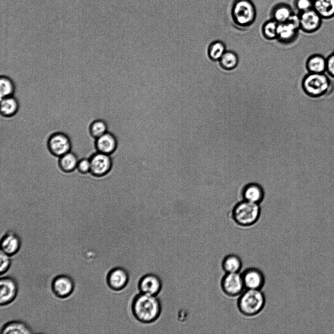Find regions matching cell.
Segmentation results:
<instances>
[{
  "label": "cell",
  "instance_id": "obj_29",
  "mask_svg": "<svg viewBox=\"0 0 334 334\" xmlns=\"http://www.w3.org/2000/svg\"><path fill=\"white\" fill-rule=\"evenodd\" d=\"M15 85L13 80L8 76L2 75L0 77V99L14 96Z\"/></svg>",
  "mask_w": 334,
  "mask_h": 334
},
{
  "label": "cell",
  "instance_id": "obj_28",
  "mask_svg": "<svg viewBox=\"0 0 334 334\" xmlns=\"http://www.w3.org/2000/svg\"><path fill=\"white\" fill-rule=\"evenodd\" d=\"M278 23L272 19L266 21L261 28L263 37L267 40H273L277 39Z\"/></svg>",
  "mask_w": 334,
  "mask_h": 334
},
{
  "label": "cell",
  "instance_id": "obj_9",
  "mask_svg": "<svg viewBox=\"0 0 334 334\" xmlns=\"http://www.w3.org/2000/svg\"><path fill=\"white\" fill-rule=\"evenodd\" d=\"M89 160L90 173L94 177H104L112 169L113 162L111 155L97 152L91 156Z\"/></svg>",
  "mask_w": 334,
  "mask_h": 334
},
{
  "label": "cell",
  "instance_id": "obj_4",
  "mask_svg": "<svg viewBox=\"0 0 334 334\" xmlns=\"http://www.w3.org/2000/svg\"><path fill=\"white\" fill-rule=\"evenodd\" d=\"M261 214L259 205L243 200L236 203L231 211V218L238 225L249 227L255 224Z\"/></svg>",
  "mask_w": 334,
  "mask_h": 334
},
{
  "label": "cell",
  "instance_id": "obj_5",
  "mask_svg": "<svg viewBox=\"0 0 334 334\" xmlns=\"http://www.w3.org/2000/svg\"><path fill=\"white\" fill-rule=\"evenodd\" d=\"M231 15L235 24L241 27H247L254 22L257 12L251 0H236L232 4Z\"/></svg>",
  "mask_w": 334,
  "mask_h": 334
},
{
  "label": "cell",
  "instance_id": "obj_30",
  "mask_svg": "<svg viewBox=\"0 0 334 334\" xmlns=\"http://www.w3.org/2000/svg\"><path fill=\"white\" fill-rule=\"evenodd\" d=\"M89 132L91 136L96 139L108 132V125L102 119L95 120L90 123Z\"/></svg>",
  "mask_w": 334,
  "mask_h": 334
},
{
  "label": "cell",
  "instance_id": "obj_13",
  "mask_svg": "<svg viewBox=\"0 0 334 334\" xmlns=\"http://www.w3.org/2000/svg\"><path fill=\"white\" fill-rule=\"evenodd\" d=\"M0 306H6L12 303L16 298L18 285L16 280L10 276L1 277L0 281Z\"/></svg>",
  "mask_w": 334,
  "mask_h": 334
},
{
  "label": "cell",
  "instance_id": "obj_14",
  "mask_svg": "<svg viewBox=\"0 0 334 334\" xmlns=\"http://www.w3.org/2000/svg\"><path fill=\"white\" fill-rule=\"evenodd\" d=\"M129 281V275L127 270L121 267L112 268L108 273L106 281L109 287L111 289L119 291L123 289Z\"/></svg>",
  "mask_w": 334,
  "mask_h": 334
},
{
  "label": "cell",
  "instance_id": "obj_12",
  "mask_svg": "<svg viewBox=\"0 0 334 334\" xmlns=\"http://www.w3.org/2000/svg\"><path fill=\"white\" fill-rule=\"evenodd\" d=\"M51 286L55 296L60 298H66L72 293L75 285L71 277L62 274L56 276L53 279Z\"/></svg>",
  "mask_w": 334,
  "mask_h": 334
},
{
  "label": "cell",
  "instance_id": "obj_7",
  "mask_svg": "<svg viewBox=\"0 0 334 334\" xmlns=\"http://www.w3.org/2000/svg\"><path fill=\"white\" fill-rule=\"evenodd\" d=\"M220 286L227 296H239L245 289L241 273H225L221 279Z\"/></svg>",
  "mask_w": 334,
  "mask_h": 334
},
{
  "label": "cell",
  "instance_id": "obj_27",
  "mask_svg": "<svg viewBox=\"0 0 334 334\" xmlns=\"http://www.w3.org/2000/svg\"><path fill=\"white\" fill-rule=\"evenodd\" d=\"M226 51V47L224 42L220 40H215L208 46L207 55L211 61H219Z\"/></svg>",
  "mask_w": 334,
  "mask_h": 334
},
{
  "label": "cell",
  "instance_id": "obj_21",
  "mask_svg": "<svg viewBox=\"0 0 334 334\" xmlns=\"http://www.w3.org/2000/svg\"><path fill=\"white\" fill-rule=\"evenodd\" d=\"M221 266L225 273H238L242 268L243 262L238 255L231 253L224 257Z\"/></svg>",
  "mask_w": 334,
  "mask_h": 334
},
{
  "label": "cell",
  "instance_id": "obj_1",
  "mask_svg": "<svg viewBox=\"0 0 334 334\" xmlns=\"http://www.w3.org/2000/svg\"><path fill=\"white\" fill-rule=\"evenodd\" d=\"M132 311L134 317L138 321L150 323L159 317L161 305L156 296L140 292L133 299Z\"/></svg>",
  "mask_w": 334,
  "mask_h": 334
},
{
  "label": "cell",
  "instance_id": "obj_8",
  "mask_svg": "<svg viewBox=\"0 0 334 334\" xmlns=\"http://www.w3.org/2000/svg\"><path fill=\"white\" fill-rule=\"evenodd\" d=\"M47 146L52 155L59 157L70 151L71 142L67 134L62 132H56L48 137Z\"/></svg>",
  "mask_w": 334,
  "mask_h": 334
},
{
  "label": "cell",
  "instance_id": "obj_36",
  "mask_svg": "<svg viewBox=\"0 0 334 334\" xmlns=\"http://www.w3.org/2000/svg\"><path fill=\"white\" fill-rule=\"evenodd\" d=\"M312 0L314 2L315 0Z\"/></svg>",
  "mask_w": 334,
  "mask_h": 334
},
{
  "label": "cell",
  "instance_id": "obj_16",
  "mask_svg": "<svg viewBox=\"0 0 334 334\" xmlns=\"http://www.w3.org/2000/svg\"><path fill=\"white\" fill-rule=\"evenodd\" d=\"M1 250L10 256L15 255L21 246V239L15 232L8 231L0 239Z\"/></svg>",
  "mask_w": 334,
  "mask_h": 334
},
{
  "label": "cell",
  "instance_id": "obj_22",
  "mask_svg": "<svg viewBox=\"0 0 334 334\" xmlns=\"http://www.w3.org/2000/svg\"><path fill=\"white\" fill-rule=\"evenodd\" d=\"M313 8L323 20L334 17V0H315Z\"/></svg>",
  "mask_w": 334,
  "mask_h": 334
},
{
  "label": "cell",
  "instance_id": "obj_19",
  "mask_svg": "<svg viewBox=\"0 0 334 334\" xmlns=\"http://www.w3.org/2000/svg\"><path fill=\"white\" fill-rule=\"evenodd\" d=\"M305 66L307 73H326V57L320 53L312 54L307 58Z\"/></svg>",
  "mask_w": 334,
  "mask_h": 334
},
{
  "label": "cell",
  "instance_id": "obj_11",
  "mask_svg": "<svg viewBox=\"0 0 334 334\" xmlns=\"http://www.w3.org/2000/svg\"><path fill=\"white\" fill-rule=\"evenodd\" d=\"M245 289L262 290L265 282V276L259 268L250 267L241 273Z\"/></svg>",
  "mask_w": 334,
  "mask_h": 334
},
{
  "label": "cell",
  "instance_id": "obj_20",
  "mask_svg": "<svg viewBox=\"0 0 334 334\" xmlns=\"http://www.w3.org/2000/svg\"><path fill=\"white\" fill-rule=\"evenodd\" d=\"M293 13L290 5L285 2H279L272 7L270 17L278 23H282L288 21Z\"/></svg>",
  "mask_w": 334,
  "mask_h": 334
},
{
  "label": "cell",
  "instance_id": "obj_18",
  "mask_svg": "<svg viewBox=\"0 0 334 334\" xmlns=\"http://www.w3.org/2000/svg\"><path fill=\"white\" fill-rule=\"evenodd\" d=\"M241 195L243 200L259 204L265 197L263 187L256 182H250L242 188Z\"/></svg>",
  "mask_w": 334,
  "mask_h": 334
},
{
  "label": "cell",
  "instance_id": "obj_6",
  "mask_svg": "<svg viewBox=\"0 0 334 334\" xmlns=\"http://www.w3.org/2000/svg\"><path fill=\"white\" fill-rule=\"evenodd\" d=\"M299 30V16L294 13L288 21L278 23L276 39L283 44L293 43L298 39Z\"/></svg>",
  "mask_w": 334,
  "mask_h": 334
},
{
  "label": "cell",
  "instance_id": "obj_33",
  "mask_svg": "<svg viewBox=\"0 0 334 334\" xmlns=\"http://www.w3.org/2000/svg\"><path fill=\"white\" fill-rule=\"evenodd\" d=\"M326 73L330 78L334 79V50L326 57Z\"/></svg>",
  "mask_w": 334,
  "mask_h": 334
},
{
  "label": "cell",
  "instance_id": "obj_24",
  "mask_svg": "<svg viewBox=\"0 0 334 334\" xmlns=\"http://www.w3.org/2000/svg\"><path fill=\"white\" fill-rule=\"evenodd\" d=\"M1 334H27L32 333L31 328L25 322L15 320L5 324L1 329Z\"/></svg>",
  "mask_w": 334,
  "mask_h": 334
},
{
  "label": "cell",
  "instance_id": "obj_2",
  "mask_svg": "<svg viewBox=\"0 0 334 334\" xmlns=\"http://www.w3.org/2000/svg\"><path fill=\"white\" fill-rule=\"evenodd\" d=\"M326 73H307L301 79V87L304 93L312 98H320L329 95L334 85Z\"/></svg>",
  "mask_w": 334,
  "mask_h": 334
},
{
  "label": "cell",
  "instance_id": "obj_35",
  "mask_svg": "<svg viewBox=\"0 0 334 334\" xmlns=\"http://www.w3.org/2000/svg\"><path fill=\"white\" fill-rule=\"evenodd\" d=\"M177 151H178V150H177ZM176 153H177V152H176ZM175 155H176V154H175ZM172 160H173V159H172ZM168 162H168V163L169 164V163H171L170 162H171V161H168Z\"/></svg>",
  "mask_w": 334,
  "mask_h": 334
},
{
  "label": "cell",
  "instance_id": "obj_15",
  "mask_svg": "<svg viewBox=\"0 0 334 334\" xmlns=\"http://www.w3.org/2000/svg\"><path fill=\"white\" fill-rule=\"evenodd\" d=\"M160 278L153 273L146 274L141 277L138 283L140 293L156 296L162 289Z\"/></svg>",
  "mask_w": 334,
  "mask_h": 334
},
{
  "label": "cell",
  "instance_id": "obj_32",
  "mask_svg": "<svg viewBox=\"0 0 334 334\" xmlns=\"http://www.w3.org/2000/svg\"><path fill=\"white\" fill-rule=\"evenodd\" d=\"M294 4L299 13L313 8V1L312 0H294Z\"/></svg>",
  "mask_w": 334,
  "mask_h": 334
},
{
  "label": "cell",
  "instance_id": "obj_23",
  "mask_svg": "<svg viewBox=\"0 0 334 334\" xmlns=\"http://www.w3.org/2000/svg\"><path fill=\"white\" fill-rule=\"evenodd\" d=\"M19 109V102L14 96L0 99V111L2 116L11 117L18 112Z\"/></svg>",
  "mask_w": 334,
  "mask_h": 334
},
{
  "label": "cell",
  "instance_id": "obj_31",
  "mask_svg": "<svg viewBox=\"0 0 334 334\" xmlns=\"http://www.w3.org/2000/svg\"><path fill=\"white\" fill-rule=\"evenodd\" d=\"M10 256L0 250V275L4 274L9 269L11 266Z\"/></svg>",
  "mask_w": 334,
  "mask_h": 334
},
{
  "label": "cell",
  "instance_id": "obj_17",
  "mask_svg": "<svg viewBox=\"0 0 334 334\" xmlns=\"http://www.w3.org/2000/svg\"><path fill=\"white\" fill-rule=\"evenodd\" d=\"M117 145L116 136L111 132H107L95 139V148L97 152L101 153L111 155L116 150Z\"/></svg>",
  "mask_w": 334,
  "mask_h": 334
},
{
  "label": "cell",
  "instance_id": "obj_25",
  "mask_svg": "<svg viewBox=\"0 0 334 334\" xmlns=\"http://www.w3.org/2000/svg\"><path fill=\"white\" fill-rule=\"evenodd\" d=\"M79 159L77 155L71 151L59 157L58 165L65 173H70L77 168Z\"/></svg>",
  "mask_w": 334,
  "mask_h": 334
},
{
  "label": "cell",
  "instance_id": "obj_34",
  "mask_svg": "<svg viewBox=\"0 0 334 334\" xmlns=\"http://www.w3.org/2000/svg\"><path fill=\"white\" fill-rule=\"evenodd\" d=\"M76 169L80 173L83 174L90 173V163L89 158H83L79 159Z\"/></svg>",
  "mask_w": 334,
  "mask_h": 334
},
{
  "label": "cell",
  "instance_id": "obj_10",
  "mask_svg": "<svg viewBox=\"0 0 334 334\" xmlns=\"http://www.w3.org/2000/svg\"><path fill=\"white\" fill-rule=\"evenodd\" d=\"M300 30L307 34H312L321 27L323 19L313 9L298 13Z\"/></svg>",
  "mask_w": 334,
  "mask_h": 334
},
{
  "label": "cell",
  "instance_id": "obj_3",
  "mask_svg": "<svg viewBox=\"0 0 334 334\" xmlns=\"http://www.w3.org/2000/svg\"><path fill=\"white\" fill-rule=\"evenodd\" d=\"M266 302V297L262 290L245 289L238 296L237 306L242 315L253 317L263 311Z\"/></svg>",
  "mask_w": 334,
  "mask_h": 334
},
{
  "label": "cell",
  "instance_id": "obj_26",
  "mask_svg": "<svg viewBox=\"0 0 334 334\" xmlns=\"http://www.w3.org/2000/svg\"><path fill=\"white\" fill-rule=\"evenodd\" d=\"M239 62V59L236 52L232 50H226L218 61L222 69L231 70L235 68Z\"/></svg>",
  "mask_w": 334,
  "mask_h": 334
}]
</instances>
